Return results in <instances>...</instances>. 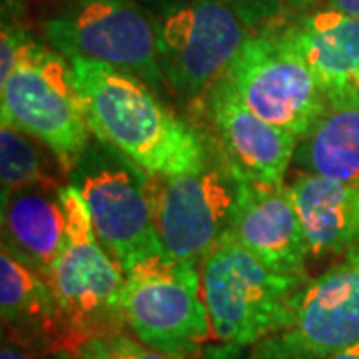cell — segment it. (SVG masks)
Listing matches in <instances>:
<instances>
[{"label":"cell","mask_w":359,"mask_h":359,"mask_svg":"<svg viewBox=\"0 0 359 359\" xmlns=\"http://www.w3.org/2000/svg\"><path fill=\"white\" fill-rule=\"evenodd\" d=\"M353 344H359V257H346L309 280L292 323L254 346L252 359H323Z\"/></svg>","instance_id":"cell-11"},{"label":"cell","mask_w":359,"mask_h":359,"mask_svg":"<svg viewBox=\"0 0 359 359\" xmlns=\"http://www.w3.org/2000/svg\"><path fill=\"white\" fill-rule=\"evenodd\" d=\"M358 88H359V78H358Z\"/></svg>","instance_id":"cell-27"},{"label":"cell","mask_w":359,"mask_h":359,"mask_svg":"<svg viewBox=\"0 0 359 359\" xmlns=\"http://www.w3.org/2000/svg\"><path fill=\"white\" fill-rule=\"evenodd\" d=\"M294 162L306 174L359 186V88L327 94V106L304 138Z\"/></svg>","instance_id":"cell-18"},{"label":"cell","mask_w":359,"mask_h":359,"mask_svg":"<svg viewBox=\"0 0 359 359\" xmlns=\"http://www.w3.org/2000/svg\"><path fill=\"white\" fill-rule=\"evenodd\" d=\"M0 94L2 122L42 142L68 176L92 138L72 62L48 42L34 39L2 80Z\"/></svg>","instance_id":"cell-5"},{"label":"cell","mask_w":359,"mask_h":359,"mask_svg":"<svg viewBox=\"0 0 359 359\" xmlns=\"http://www.w3.org/2000/svg\"><path fill=\"white\" fill-rule=\"evenodd\" d=\"M0 359H76V355H72V353H52V351H42V349L20 344V341H16L13 337L2 334Z\"/></svg>","instance_id":"cell-22"},{"label":"cell","mask_w":359,"mask_h":359,"mask_svg":"<svg viewBox=\"0 0 359 359\" xmlns=\"http://www.w3.org/2000/svg\"><path fill=\"white\" fill-rule=\"evenodd\" d=\"M202 295L214 337L224 346L254 347L285 330L311 276L278 273L224 236L200 264Z\"/></svg>","instance_id":"cell-2"},{"label":"cell","mask_w":359,"mask_h":359,"mask_svg":"<svg viewBox=\"0 0 359 359\" xmlns=\"http://www.w3.org/2000/svg\"><path fill=\"white\" fill-rule=\"evenodd\" d=\"M309 257H359V186L302 172L287 186Z\"/></svg>","instance_id":"cell-17"},{"label":"cell","mask_w":359,"mask_h":359,"mask_svg":"<svg viewBox=\"0 0 359 359\" xmlns=\"http://www.w3.org/2000/svg\"><path fill=\"white\" fill-rule=\"evenodd\" d=\"M88 208L102 248L130 271L148 257L164 254L152 198V176L98 138L68 174Z\"/></svg>","instance_id":"cell-4"},{"label":"cell","mask_w":359,"mask_h":359,"mask_svg":"<svg viewBox=\"0 0 359 359\" xmlns=\"http://www.w3.org/2000/svg\"><path fill=\"white\" fill-rule=\"evenodd\" d=\"M280 26L325 94L358 86L359 18L334 6H316Z\"/></svg>","instance_id":"cell-15"},{"label":"cell","mask_w":359,"mask_h":359,"mask_svg":"<svg viewBox=\"0 0 359 359\" xmlns=\"http://www.w3.org/2000/svg\"><path fill=\"white\" fill-rule=\"evenodd\" d=\"M226 236L271 271L308 273V238L287 186L269 188L244 180Z\"/></svg>","instance_id":"cell-13"},{"label":"cell","mask_w":359,"mask_h":359,"mask_svg":"<svg viewBox=\"0 0 359 359\" xmlns=\"http://www.w3.org/2000/svg\"><path fill=\"white\" fill-rule=\"evenodd\" d=\"M323 359H359V344H353V346L346 347L341 351H335V353Z\"/></svg>","instance_id":"cell-26"},{"label":"cell","mask_w":359,"mask_h":359,"mask_svg":"<svg viewBox=\"0 0 359 359\" xmlns=\"http://www.w3.org/2000/svg\"><path fill=\"white\" fill-rule=\"evenodd\" d=\"M122 313L140 344L178 358H196L204 344L216 339L202 295L200 264L166 252L126 271Z\"/></svg>","instance_id":"cell-6"},{"label":"cell","mask_w":359,"mask_h":359,"mask_svg":"<svg viewBox=\"0 0 359 359\" xmlns=\"http://www.w3.org/2000/svg\"><path fill=\"white\" fill-rule=\"evenodd\" d=\"M204 164L152 178L156 226L162 245L176 259L202 264L230 230L244 178L210 140Z\"/></svg>","instance_id":"cell-8"},{"label":"cell","mask_w":359,"mask_h":359,"mask_svg":"<svg viewBox=\"0 0 359 359\" xmlns=\"http://www.w3.org/2000/svg\"><path fill=\"white\" fill-rule=\"evenodd\" d=\"M252 32L280 26L287 20L285 0H222Z\"/></svg>","instance_id":"cell-20"},{"label":"cell","mask_w":359,"mask_h":359,"mask_svg":"<svg viewBox=\"0 0 359 359\" xmlns=\"http://www.w3.org/2000/svg\"><path fill=\"white\" fill-rule=\"evenodd\" d=\"M60 198L68 233L46 282L56 297L72 349L78 353L90 339L110 337L126 330L122 313L126 271L100 244L88 208L76 188L66 184Z\"/></svg>","instance_id":"cell-3"},{"label":"cell","mask_w":359,"mask_h":359,"mask_svg":"<svg viewBox=\"0 0 359 359\" xmlns=\"http://www.w3.org/2000/svg\"><path fill=\"white\" fill-rule=\"evenodd\" d=\"M204 118L224 158L244 180L282 188L290 164L294 162L297 138L287 130L254 114L245 106L230 80L224 76L202 98Z\"/></svg>","instance_id":"cell-12"},{"label":"cell","mask_w":359,"mask_h":359,"mask_svg":"<svg viewBox=\"0 0 359 359\" xmlns=\"http://www.w3.org/2000/svg\"><path fill=\"white\" fill-rule=\"evenodd\" d=\"M226 78L254 114L297 140L313 128L327 106L325 90L287 42L282 26L252 32Z\"/></svg>","instance_id":"cell-9"},{"label":"cell","mask_w":359,"mask_h":359,"mask_svg":"<svg viewBox=\"0 0 359 359\" xmlns=\"http://www.w3.org/2000/svg\"><path fill=\"white\" fill-rule=\"evenodd\" d=\"M76 359H116L108 347V341L100 337V339H90L88 344L78 349Z\"/></svg>","instance_id":"cell-23"},{"label":"cell","mask_w":359,"mask_h":359,"mask_svg":"<svg viewBox=\"0 0 359 359\" xmlns=\"http://www.w3.org/2000/svg\"><path fill=\"white\" fill-rule=\"evenodd\" d=\"M330 6L359 18V0H330Z\"/></svg>","instance_id":"cell-25"},{"label":"cell","mask_w":359,"mask_h":359,"mask_svg":"<svg viewBox=\"0 0 359 359\" xmlns=\"http://www.w3.org/2000/svg\"><path fill=\"white\" fill-rule=\"evenodd\" d=\"M104 339L108 341V347H110V351L116 359H184L178 358V355H172V353L152 349V347H146L136 337L124 334V332L104 337Z\"/></svg>","instance_id":"cell-21"},{"label":"cell","mask_w":359,"mask_h":359,"mask_svg":"<svg viewBox=\"0 0 359 359\" xmlns=\"http://www.w3.org/2000/svg\"><path fill=\"white\" fill-rule=\"evenodd\" d=\"M66 174L58 158L36 138L13 126L11 122H2L0 128V184L2 196L28 188V186H46L60 190Z\"/></svg>","instance_id":"cell-19"},{"label":"cell","mask_w":359,"mask_h":359,"mask_svg":"<svg viewBox=\"0 0 359 359\" xmlns=\"http://www.w3.org/2000/svg\"><path fill=\"white\" fill-rule=\"evenodd\" d=\"M154 18L166 84L190 100L226 76L252 34L222 0H172Z\"/></svg>","instance_id":"cell-10"},{"label":"cell","mask_w":359,"mask_h":359,"mask_svg":"<svg viewBox=\"0 0 359 359\" xmlns=\"http://www.w3.org/2000/svg\"><path fill=\"white\" fill-rule=\"evenodd\" d=\"M60 190L28 186L2 196V250L44 280L50 276L68 233Z\"/></svg>","instance_id":"cell-16"},{"label":"cell","mask_w":359,"mask_h":359,"mask_svg":"<svg viewBox=\"0 0 359 359\" xmlns=\"http://www.w3.org/2000/svg\"><path fill=\"white\" fill-rule=\"evenodd\" d=\"M70 62L94 138L152 178L204 164L212 148L210 138L174 114L144 80L96 60L72 58Z\"/></svg>","instance_id":"cell-1"},{"label":"cell","mask_w":359,"mask_h":359,"mask_svg":"<svg viewBox=\"0 0 359 359\" xmlns=\"http://www.w3.org/2000/svg\"><path fill=\"white\" fill-rule=\"evenodd\" d=\"M320 0H285V11H287V18L297 16V14H304L316 8Z\"/></svg>","instance_id":"cell-24"},{"label":"cell","mask_w":359,"mask_h":359,"mask_svg":"<svg viewBox=\"0 0 359 359\" xmlns=\"http://www.w3.org/2000/svg\"><path fill=\"white\" fill-rule=\"evenodd\" d=\"M44 39L68 60L86 58L144 80L162 92L156 18L134 0H62L42 22Z\"/></svg>","instance_id":"cell-7"},{"label":"cell","mask_w":359,"mask_h":359,"mask_svg":"<svg viewBox=\"0 0 359 359\" xmlns=\"http://www.w3.org/2000/svg\"><path fill=\"white\" fill-rule=\"evenodd\" d=\"M2 334L52 353H74L48 282L6 250L0 252Z\"/></svg>","instance_id":"cell-14"}]
</instances>
